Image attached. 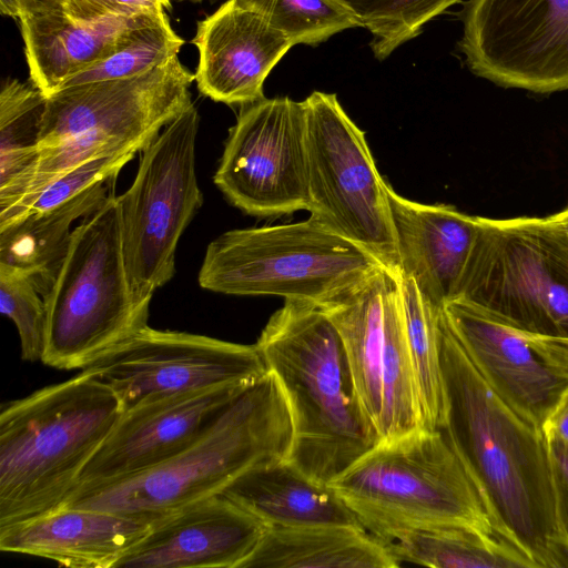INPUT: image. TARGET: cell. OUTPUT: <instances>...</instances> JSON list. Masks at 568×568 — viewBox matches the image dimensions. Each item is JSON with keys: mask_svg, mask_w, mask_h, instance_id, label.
Here are the masks:
<instances>
[{"mask_svg": "<svg viewBox=\"0 0 568 568\" xmlns=\"http://www.w3.org/2000/svg\"><path fill=\"white\" fill-rule=\"evenodd\" d=\"M48 97L32 82L3 81L0 91V217L28 193L40 155Z\"/></svg>", "mask_w": 568, "mask_h": 568, "instance_id": "cell-26", "label": "cell"}, {"mask_svg": "<svg viewBox=\"0 0 568 568\" xmlns=\"http://www.w3.org/2000/svg\"><path fill=\"white\" fill-rule=\"evenodd\" d=\"M266 526L217 494L155 521L114 568H240Z\"/></svg>", "mask_w": 568, "mask_h": 568, "instance_id": "cell-19", "label": "cell"}, {"mask_svg": "<svg viewBox=\"0 0 568 568\" xmlns=\"http://www.w3.org/2000/svg\"><path fill=\"white\" fill-rule=\"evenodd\" d=\"M248 386L184 393L124 412L72 491L111 484L172 458L193 444Z\"/></svg>", "mask_w": 568, "mask_h": 568, "instance_id": "cell-17", "label": "cell"}, {"mask_svg": "<svg viewBox=\"0 0 568 568\" xmlns=\"http://www.w3.org/2000/svg\"><path fill=\"white\" fill-rule=\"evenodd\" d=\"M0 308L16 325L21 344V358L41 361L47 343L45 302L24 274L0 265Z\"/></svg>", "mask_w": 568, "mask_h": 568, "instance_id": "cell-32", "label": "cell"}, {"mask_svg": "<svg viewBox=\"0 0 568 568\" xmlns=\"http://www.w3.org/2000/svg\"><path fill=\"white\" fill-rule=\"evenodd\" d=\"M329 485L385 544L400 530L432 526L507 540L443 429L379 442Z\"/></svg>", "mask_w": 568, "mask_h": 568, "instance_id": "cell-5", "label": "cell"}, {"mask_svg": "<svg viewBox=\"0 0 568 568\" xmlns=\"http://www.w3.org/2000/svg\"><path fill=\"white\" fill-rule=\"evenodd\" d=\"M195 81L179 57L131 78L60 89L48 97L40 148L81 135L116 140L141 151L191 103Z\"/></svg>", "mask_w": 568, "mask_h": 568, "instance_id": "cell-15", "label": "cell"}, {"mask_svg": "<svg viewBox=\"0 0 568 568\" xmlns=\"http://www.w3.org/2000/svg\"><path fill=\"white\" fill-rule=\"evenodd\" d=\"M122 414L114 392L83 372L4 403L0 529L59 508Z\"/></svg>", "mask_w": 568, "mask_h": 568, "instance_id": "cell-4", "label": "cell"}, {"mask_svg": "<svg viewBox=\"0 0 568 568\" xmlns=\"http://www.w3.org/2000/svg\"><path fill=\"white\" fill-rule=\"evenodd\" d=\"M455 298L519 331L568 338V232L554 215L477 216Z\"/></svg>", "mask_w": 568, "mask_h": 568, "instance_id": "cell-8", "label": "cell"}, {"mask_svg": "<svg viewBox=\"0 0 568 568\" xmlns=\"http://www.w3.org/2000/svg\"><path fill=\"white\" fill-rule=\"evenodd\" d=\"M460 48L475 74L500 87L568 90V0H470Z\"/></svg>", "mask_w": 568, "mask_h": 568, "instance_id": "cell-14", "label": "cell"}, {"mask_svg": "<svg viewBox=\"0 0 568 568\" xmlns=\"http://www.w3.org/2000/svg\"><path fill=\"white\" fill-rule=\"evenodd\" d=\"M348 8L359 27L373 36L371 47L379 60L415 38L433 18L460 0H338Z\"/></svg>", "mask_w": 568, "mask_h": 568, "instance_id": "cell-30", "label": "cell"}, {"mask_svg": "<svg viewBox=\"0 0 568 568\" xmlns=\"http://www.w3.org/2000/svg\"><path fill=\"white\" fill-rule=\"evenodd\" d=\"M195 81L215 102L246 105L264 97L263 84L292 41L242 0H227L197 22Z\"/></svg>", "mask_w": 568, "mask_h": 568, "instance_id": "cell-18", "label": "cell"}, {"mask_svg": "<svg viewBox=\"0 0 568 568\" xmlns=\"http://www.w3.org/2000/svg\"><path fill=\"white\" fill-rule=\"evenodd\" d=\"M109 195L108 182L98 183L59 205L28 212L0 226V265L28 276L44 298L67 257L72 224Z\"/></svg>", "mask_w": 568, "mask_h": 568, "instance_id": "cell-25", "label": "cell"}, {"mask_svg": "<svg viewBox=\"0 0 568 568\" xmlns=\"http://www.w3.org/2000/svg\"><path fill=\"white\" fill-rule=\"evenodd\" d=\"M82 372L108 385L124 413L184 393L248 386L267 368L255 344L146 326Z\"/></svg>", "mask_w": 568, "mask_h": 568, "instance_id": "cell-12", "label": "cell"}, {"mask_svg": "<svg viewBox=\"0 0 568 568\" xmlns=\"http://www.w3.org/2000/svg\"><path fill=\"white\" fill-rule=\"evenodd\" d=\"M554 216L568 232V206H566L562 211L554 214Z\"/></svg>", "mask_w": 568, "mask_h": 568, "instance_id": "cell-38", "label": "cell"}, {"mask_svg": "<svg viewBox=\"0 0 568 568\" xmlns=\"http://www.w3.org/2000/svg\"><path fill=\"white\" fill-rule=\"evenodd\" d=\"M44 302L41 362L57 369L82 371L149 326L150 304L134 296L126 275L116 196L110 194L73 229Z\"/></svg>", "mask_w": 568, "mask_h": 568, "instance_id": "cell-6", "label": "cell"}, {"mask_svg": "<svg viewBox=\"0 0 568 568\" xmlns=\"http://www.w3.org/2000/svg\"><path fill=\"white\" fill-rule=\"evenodd\" d=\"M546 436L552 467L558 521L568 541V445L552 434H546Z\"/></svg>", "mask_w": 568, "mask_h": 568, "instance_id": "cell-35", "label": "cell"}, {"mask_svg": "<svg viewBox=\"0 0 568 568\" xmlns=\"http://www.w3.org/2000/svg\"><path fill=\"white\" fill-rule=\"evenodd\" d=\"M387 545L364 528L345 525L266 527L240 568H394Z\"/></svg>", "mask_w": 568, "mask_h": 568, "instance_id": "cell-24", "label": "cell"}, {"mask_svg": "<svg viewBox=\"0 0 568 568\" xmlns=\"http://www.w3.org/2000/svg\"><path fill=\"white\" fill-rule=\"evenodd\" d=\"M445 433L501 535L536 568H568L547 436L486 383L439 311Z\"/></svg>", "mask_w": 568, "mask_h": 568, "instance_id": "cell-1", "label": "cell"}, {"mask_svg": "<svg viewBox=\"0 0 568 568\" xmlns=\"http://www.w3.org/2000/svg\"><path fill=\"white\" fill-rule=\"evenodd\" d=\"M135 154L136 152H123L98 156L74 166L47 185L26 213L53 207L98 183L110 182Z\"/></svg>", "mask_w": 568, "mask_h": 568, "instance_id": "cell-33", "label": "cell"}, {"mask_svg": "<svg viewBox=\"0 0 568 568\" xmlns=\"http://www.w3.org/2000/svg\"><path fill=\"white\" fill-rule=\"evenodd\" d=\"M213 181L231 204L248 215L307 211L304 102L283 97L243 105Z\"/></svg>", "mask_w": 568, "mask_h": 568, "instance_id": "cell-13", "label": "cell"}, {"mask_svg": "<svg viewBox=\"0 0 568 568\" xmlns=\"http://www.w3.org/2000/svg\"><path fill=\"white\" fill-rule=\"evenodd\" d=\"M192 102L140 152L131 186L116 196L124 265L134 296L151 303L175 273L178 243L203 204Z\"/></svg>", "mask_w": 568, "mask_h": 568, "instance_id": "cell-9", "label": "cell"}, {"mask_svg": "<svg viewBox=\"0 0 568 568\" xmlns=\"http://www.w3.org/2000/svg\"><path fill=\"white\" fill-rule=\"evenodd\" d=\"M291 446L288 407L275 376L267 371L181 453L134 476L77 489L60 507L106 510L153 524L221 494L253 467L286 459Z\"/></svg>", "mask_w": 568, "mask_h": 568, "instance_id": "cell-3", "label": "cell"}, {"mask_svg": "<svg viewBox=\"0 0 568 568\" xmlns=\"http://www.w3.org/2000/svg\"><path fill=\"white\" fill-rule=\"evenodd\" d=\"M255 345L288 407L286 460L294 467L331 484L381 442L359 402L339 332L318 304L285 300Z\"/></svg>", "mask_w": 568, "mask_h": 568, "instance_id": "cell-2", "label": "cell"}, {"mask_svg": "<svg viewBox=\"0 0 568 568\" xmlns=\"http://www.w3.org/2000/svg\"><path fill=\"white\" fill-rule=\"evenodd\" d=\"M221 494L266 527L345 525L365 529L329 484L311 478L286 459L246 470Z\"/></svg>", "mask_w": 568, "mask_h": 568, "instance_id": "cell-22", "label": "cell"}, {"mask_svg": "<svg viewBox=\"0 0 568 568\" xmlns=\"http://www.w3.org/2000/svg\"><path fill=\"white\" fill-rule=\"evenodd\" d=\"M61 10L80 23H97L118 17L160 14L170 0H59Z\"/></svg>", "mask_w": 568, "mask_h": 568, "instance_id": "cell-34", "label": "cell"}, {"mask_svg": "<svg viewBox=\"0 0 568 568\" xmlns=\"http://www.w3.org/2000/svg\"><path fill=\"white\" fill-rule=\"evenodd\" d=\"M183 43L164 12L144 16L121 34L106 57L69 79L61 89L145 73L176 57Z\"/></svg>", "mask_w": 568, "mask_h": 568, "instance_id": "cell-29", "label": "cell"}, {"mask_svg": "<svg viewBox=\"0 0 568 568\" xmlns=\"http://www.w3.org/2000/svg\"><path fill=\"white\" fill-rule=\"evenodd\" d=\"M152 524L118 513L59 507L0 529V550L72 568H114Z\"/></svg>", "mask_w": 568, "mask_h": 568, "instance_id": "cell-21", "label": "cell"}, {"mask_svg": "<svg viewBox=\"0 0 568 568\" xmlns=\"http://www.w3.org/2000/svg\"><path fill=\"white\" fill-rule=\"evenodd\" d=\"M262 13L293 43L316 44L359 27L354 13L338 0H242Z\"/></svg>", "mask_w": 568, "mask_h": 568, "instance_id": "cell-31", "label": "cell"}, {"mask_svg": "<svg viewBox=\"0 0 568 568\" xmlns=\"http://www.w3.org/2000/svg\"><path fill=\"white\" fill-rule=\"evenodd\" d=\"M386 267L317 217L227 231L206 247L202 288L321 304Z\"/></svg>", "mask_w": 568, "mask_h": 568, "instance_id": "cell-7", "label": "cell"}, {"mask_svg": "<svg viewBox=\"0 0 568 568\" xmlns=\"http://www.w3.org/2000/svg\"><path fill=\"white\" fill-rule=\"evenodd\" d=\"M22 16L36 13V12H43V11H51V10H61L59 0H17Z\"/></svg>", "mask_w": 568, "mask_h": 568, "instance_id": "cell-37", "label": "cell"}, {"mask_svg": "<svg viewBox=\"0 0 568 568\" xmlns=\"http://www.w3.org/2000/svg\"><path fill=\"white\" fill-rule=\"evenodd\" d=\"M318 305L339 332L359 402L381 442L425 428L399 274L382 267Z\"/></svg>", "mask_w": 568, "mask_h": 568, "instance_id": "cell-10", "label": "cell"}, {"mask_svg": "<svg viewBox=\"0 0 568 568\" xmlns=\"http://www.w3.org/2000/svg\"><path fill=\"white\" fill-rule=\"evenodd\" d=\"M399 283L424 427L440 429L444 419V390L437 323L442 308L429 304L412 278L399 274Z\"/></svg>", "mask_w": 568, "mask_h": 568, "instance_id": "cell-28", "label": "cell"}, {"mask_svg": "<svg viewBox=\"0 0 568 568\" xmlns=\"http://www.w3.org/2000/svg\"><path fill=\"white\" fill-rule=\"evenodd\" d=\"M385 191L399 274L412 278L429 304L443 308L457 295L477 237V216L447 204L408 200L387 182Z\"/></svg>", "mask_w": 568, "mask_h": 568, "instance_id": "cell-20", "label": "cell"}, {"mask_svg": "<svg viewBox=\"0 0 568 568\" xmlns=\"http://www.w3.org/2000/svg\"><path fill=\"white\" fill-rule=\"evenodd\" d=\"M544 432L557 436L568 445V392L547 419Z\"/></svg>", "mask_w": 568, "mask_h": 568, "instance_id": "cell-36", "label": "cell"}, {"mask_svg": "<svg viewBox=\"0 0 568 568\" xmlns=\"http://www.w3.org/2000/svg\"><path fill=\"white\" fill-rule=\"evenodd\" d=\"M193 1H199V0H193Z\"/></svg>", "mask_w": 568, "mask_h": 568, "instance_id": "cell-39", "label": "cell"}, {"mask_svg": "<svg viewBox=\"0 0 568 568\" xmlns=\"http://www.w3.org/2000/svg\"><path fill=\"white\" fill-rule=\"evenodd\" d=\"M443 313L491 389L520 416L544 429L568 392V338L519 331L460 298L446 303Z\"/></svg>", "mask_w": 568, "mask_h": 568, "instance_id": "cell-16", "label": "cell"}, {"mask_svg": "<svg viewBox=\"0 0 568 568\" xmlns=\"http://www.w3.org/2000/svg\"><path fill=\"white\" fill-rule=\"evenodd\" d=\"M394 558L434 568H536L504 538L466 526L405 529L386 542Z\"/></svg>", "mask_w": 568, "mask_h": 568, "instance_id": "cell-27", "label": "cell"}, {"mask_svg": "<svg viewBox=\"0 0 568 568\" xmlns=\"http://www.w3.org/2000/svg\"><path fill=\"white\" fill-rule=\"evenodd\" d=\"M303 102L307 211L399 274L386 182L375 164L365 132L347 115L334 93L315 91Z\"/></svg>", "mask_w": 568, "mask_h": 568, "instance_id": "cell-11", "label": "cell"}, {"mask_svg": "<svg viewBox=\"0 0 568 568\" xmlns=\"http://www.w3.org/2000/svg\"><path fill=\"white\" fill-rule=\"evenodd\" d=\"M151 16V14H145ZM144 16L80 23L62 10L20 18L31 82L47 97L72 77L106 57L121 34Z\"/></svg>", "mask_w": 568, "mask_h": 568, "instance_id": "cell-23", "label": "cell"}]
</instances>
